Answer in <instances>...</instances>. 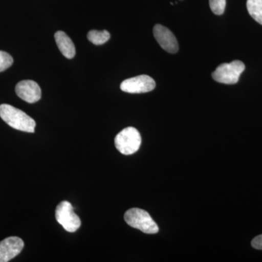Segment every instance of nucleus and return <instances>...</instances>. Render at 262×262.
I'll use <instances>...</instances> for the list:
<instances>
[{"label": "nucleus", "instance_id": "f257e3e1", "mask_svg": "<svg viewBox=\"0 0 262 262\" xmlns=\"http://www.w3.org/2000/svg\"><path fill=\"white\" fill-rule=\"evenodd\" d=\"M0 117L15 130L27 133H34L35 130L36 122L34 119L11 105H0Z\"/></svg>", "mask_w": 262, "mask_h": 262}, {"label": "nucleus", "instance_id": "f03ea898", "mask_svg": "<svg viewBox=\"0 0 262 262\" xmlns=\"http://www.w3.org/2000/svg\"><path fill=\"white\" fill-rule=\"evenodd\" d=\"M125 222L134 227L139 229L146 234H156L159 232V227L152 220L149 213L140 208H131L124 215Z\"/></svg>", "mask_w": 262, "mask_h": 262}, {"label": "nucleus", "instance_id": "7ed1b4c3", "mask_svg": "<svg viewBox=\"0 0 262 262\" xmlns=\"http://www.w3.org/2000/svg\"><path fill=\"white\" fill-rule=\"evenodd\" d=\"M140 133L134 127H127L120 131L115 139L117 149L122 155H130L136 153L140 148Z\"/></svg>", "mask_w": 262, "mask_h": 262}, {"label": "nucleus", "instance_id": "20e7f679", "mask_svg": "<svg viewBox=\"0 0 262 262\" xmlns=\"http://www.w3.org/2000/svg\"><path fill=\"white\" fill-rule=\"evenodd\" d=\"M246 66L242 61L236 60L229 63H222L212 73L213 80L220 83L234 84L239 81Z\"/></svg>", "mask_w": 262, "mask_h": 262}, {"label": "nucleus", "instance_id": "39448f33", "mask_svg": "<svg viewBox=\"0 0 262 262\" xmlns=\"http://www.w3.org/2000/svg\"><path fill=\"white\" fill-rule=\"evenodd\" d=\"M56 219L67 232H75L81 226L80 217L74 212L73 206L68 201H62L57 206Z\"/></svg>", "mask_w": 262, "mask_h": 262}, {"label": "nucleus", "instance_id": "423d86ee", "mask_svg": "<svg viewBox=\"0 0 262 262\" xmlns=\"http://www.w3.org/2000/svg\"><path fill=\"white\" fill-rule=\"evenodd\" d=\"M155 81L148 75H139L124 80L120 89L128 94H144L155 89Z\"/></svg>", "mask_w": 262, "mask_h": 262}, {"label": "nucleus", "instance_id": "0eeeda50", "mask_svg": "<svg viewBox=\"0 0 262 262\" xmlns=\"http://www.w3.org/2000/svg\"><path fill=\"white\" fill-rule=\"evenodd\" d=\"M155 39L161 48L170 53H176L179 51V44L173 33L166 27L157 24L153 29Z\"/></svg>", "mask_w": 262, "mask_h": 262}, {"label": "nucleus", "instance_id": "6e6552de", "mask_svg": "<svg viewBox=\"0 0 262 262\" xmlns=\"http://www.w3.org/2000/svg\"><path fill=\"white\" fill-rule=\"evenodd\" d=\"M15 93L19 98L29 103L37 102L42 96L40 87L33 80L19 82L15 86Z\"/></svg>", "mask_w": 262, "mask_h": 262}, {"label": "nucleus", "instance_id": "1a4fd4ad", "mask_svg": "<svg viewBox=\"0 0 262 262\" xmlns=\"http://www.w3.org/2000/svg\"><path fill=\"white\" fill-rule=\"evenodd\" d=\"M24 247L23 239L18 237H7L0 242V262H8L18 256Z\"/></svg>", "mask_w": 262, "mask_h": 262}, {"label": "nucleus", "instance_id": "9d476101", "mask_svg": "<svg viewBox=\"0 0 262 262\" xmlns=\"http://www.w3.org/2000/svg\"><path fill=\"white\" fill-rule=\"evenodd\" d=\"M55 39H56L57 46L63 56L69 59L75 57L76 54L75 45L65 32L58 31L55 34Z\"/></svg>", "mask_w": 262, "mask_h": 262}, {"label": "nucleus", "instance_id": "9b49d317", "mask_svg": "<svg viewBox=\"0 0 262 262\" xmlns=\"http://www.w3.org/2000/svg\"><path fill=\"white\" fill-rule=\"evenodd\" d=\"M246 5L250 15L262 25V0H248Z\"/></svg>", "mask_w": 262, "mask_h": 262}, {"label": "nucleus", "instance_id": "f8f14e48", "mask_svg": "<svg viewBox=\"0 0 262 262\" xmlns=\"http://www.w3.org/2000/svg\"><path fill=\"white\" fill-rule=\"evenodd\" d=\"M88 39L90 42L94 43L96 46H101V45L107 42L110 39V34L106 30L102 31V32L91 30L88 34Z\"/></svg>", "mask_w": 262, "mask_h": 262}, {"label": "nucleus", "instance_id": "ddd939ff", "mask_svg": "<svg viewBox=\"0 0 262 262\" xmlns=\"http://www.w3.org/2000/svg\"><path fill=\"white\" fill-rule=\"evenodd\" d=\"M209 5L214 14L221 15L225 13L226 0H209Z\"/></svg>", "mask_w": 262, "mask_h": 262}, {"label": "nucleus", "instance_id": "4468645a", "mask_svg": "<svg viewBox=\"0 0 262 262\" xmlns=\"http://www.w3.org/2000/svg\"><path fill=\"white\" fill-rule=\"evenodd\" d=\"M13 63V57L6 52L0 51V72L8 70Z\"/></svg>", "mask_w": 262, "mask_h": 262}, {"label": "nucleus", "instance_id": "2eb2a0df", "mask_svg": "<svg viewBox=\"0 0 262 262\" xmlns=\"http://www.w3.org/2000/svg\"><path fill=\"white\" fill-rule=\"evenodd\" d=\"M251 246L255 249L262 250V234L256 236L255 238H253L252 242H251Z\"/></svg>", "mask_w": 262, "mask_h": 262}]
</instances>
